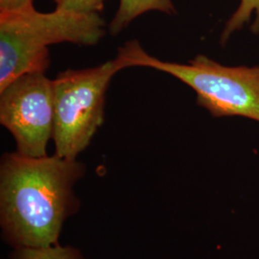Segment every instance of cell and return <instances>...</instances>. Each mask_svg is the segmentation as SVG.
<instances>
[{
    "mask_svg": "<svg viewBox=\"0 0 259 259\" xmlns=\"http://www.w3.org/2000/svg\"><path fill=\"white\" fill-rule=\"evenodd\" d=\"M33 6V0H0V12L25 9Z\"/></svg>",
    "mask_w": 259,
    "mask_h": 259,
    "instance_id": "30bf717a",
    "label": "cell"
},
{
    "mask_svg": "<svg viewBox=\"0 0 259 259\" xmlns=\"http://www.w3.org/2000/svg\"><path fill=\"white\" fill-rule=\"evenodd\" d=\"M150 11L176 13L171 0H119V7L110 25L111 35H117L134 19Z\"/></svg>",
    "mask_w": 259,
    "mask_h": 259,
    "instance_id": "8992f818",
    "label": "cell"
},
{
    "mask_svg": "<svg viewBox=\"0 0 259 259\" xmlns=\"http://www.w3.org/2000/svg\"><path fill=\"white\" fill-rule=\"evenodd\" d=\"M104 27L99 14L40 13L34 6L0 12V92L21 75L45 73L50 64L49 46L96 45L105 35Z\"/></svg>",
    "mask_w": 259,
    "mask_h": 259,
    "instance_id": "7a4b0ae2",
    "label": "cell"
},
{
    "mask_svg": "<svg viewBox=\"0 0 259 259\" xmlns=\"http://www.w3.org/2000/svg\"><path fill=\"white\" fill-rule=\"evenodd\" d=\"M0 122L16 139L17 152L47 156L54 131L53 81L44 72L21 75L0 92Z\"/></svg>",
    "mask_w": 259,
    "mask_h": 259,
    "instance_id": "5b68a950",
    "label": "cell"
},
{
    "mask_svg": "<svg viewBox=\"0 0 259 259\" xmlns=\"http://www.w3.org/2000/svg\"><path fill=\"white\" fill-rule=\"evenodd\" d=\"M83 163L54 155L32 157L7 153L0 165V224L14 249L59 244L66 219L80 203L74 185Z\"/></svg>",
    "mask_w": 259,
    "mask_h": 259,
    "instance_id": "6da1fadb",
    "label": "cell"
},
{
    "mask_svg": "<svg viewBox=\"0 0 259 259\" xmlns=\"http://www.w3.org/2000/svg\"><path fill=\"white\" fill-rule=\"evenodd\" d=\"M255 12V21L251 26L253 33L257 34L259 32V0H241L238 9L232 15V18L227 23L226 28L223 32L222 44L230 37L232 33L236 30H239L250 21L252 13Z\"/></svg>",
    "mask_w": 259,
    "mask_h": 259,
    "instance_id": "ba28073f",
    "label": "cell"
},
{
    "mask_svg": "<svg viewBox=\"0 0 259 259\" xmlns=\"http://www.w3.org/2000/svg\"><path fill=\"white\" fill-rule=\"evenodd\" d=\"M56 9L76 14H99L105 0H55Z\"/></svg>",
    "mask_w": 259,
    "mask_h": 259,
    "instance_id": "9c48e42d",
    "label": "cell"
},
{
    "mask_svg": "<svg viewBox=\"0 0 259 259\" xmlns=\"http://www.w3.org/2000/svg\"><path fill=\"white\" fill-rule=\"evenodd\" d=\"M125 68L114 60L92 68L66 70L53 81L56 155L76 159L104 122L105 95L112 76Z\"/></svg>",
    "mask_w": 259,
    "mask_h": 259,
    "instance_id": "277c9868",
    "label": "cell"
},
{
    "mask_svg": "<svg viewBox=\"0 0 259 259\" xmlns=\"http://www.w3.org/2000/svg\"><path fill=\"white\" fill-rule=\"evenodd\" d=\"M11 259H83L80 250L70 246H61L60 244L47 248L14 249Z\"/></svg>",
    "mask_w": 259,
    "mask_h": 259,
    "instance_id": "52a82bcc",
    "label": "cell"
},
{
    "mask_svg": "<svg viewBox=\"0 0 259 259\" xmlns=\"http://www.w3.org/2000/svg\"><path fill=\"white\" fill-rule=\"evenodd\" d=\"M117 58L125 68L145 66L176 77L194 90L198 105L214 117L240 115L259 122V66L230 67L203 55L189 65L163 62L149 55L137 40L126 42Z\"/></svg>",
    "mask_w": 259,
    "mask_h": 259,
    "instance_id": "3957f363",
    "label": "cell"
}]
</instances>
